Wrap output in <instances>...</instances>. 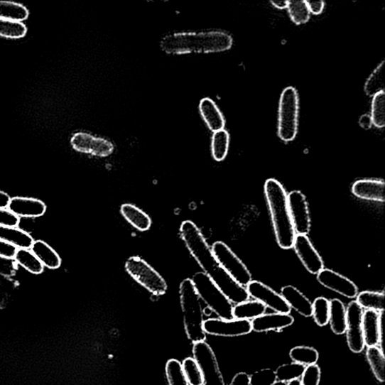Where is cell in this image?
<instances>
[{"instance_id": "cell-21", "label": "cell", "mask_w": 385, "mask_h": 385, "mask_svg": "<svg viewBox=\"0 0 385 385\" xmlns=\"http://www.w3.org/2000/svg\"><path fill=\"white\" fill-rule=\"evenodd\" d=\"M281 295L291 307L300 315L313 316V303L298 288L288 286L281 288Z\"/></svg>"}, {"instance_id": "cell-51", "label": "cell", "mask_w": 385, "mask_h": 385, "mask_svg": "<svg viewBox=\"0 0 385 385\" xmlns=\"http://www.w3.org/2000/svg\"><path fill=\"white\" fill-rule=\"evenodd\" d=\"M271 4L273 6L280 10L286 9L288 6V1H274V0H271Z\"/></svg>"}, {"instance_id": "cell-36", "label": "cell", "mask_w": 385, "mask_h": 385, "mask_svg": "<svg viewBox=\"0 0 385 385\" xmlns=\"http://www.w3.org/2000/svg\"><path fill=\"white\" fill-rule=\"evenodd\" d=\"M166 374L169 385H189L184 373L183 364L176 359H170L166 363Z\"/></svg>"}, {"instance_id": "cell-12", "label": "cell", "mask_w": 385, "mask_h": 385, "mask_svg": "<svg viewBox=\"0 0 385 385\" xmlns=\"http://www.w3.org/2000/svg\"><path fill=\"white\" fill-rule=\"evenodd\" d=\"M288 208L295 232L307 235L311 228L309 205L305 195L299 190H294L288 195Z\"/></svg>"}, {"instance_id": "cell-32", "label": "cell", "mask_w": 385, "mask_h": 385, "mask_svg": "<svg viewBox=\"0 0 385 385\" xmlns=\"http://www.w3.org/2000/svg\"><path fill=\"white\" fill-rule=\"evenodd\" d=\"M229 146V135L223 129L215 132L212 138V155L215 161H223L228 153Z\"/></svg>"}, {"instance_id": "cell-47", "label": "cell", "mask_w": 385, "mask_h": 385, "mask_svg": "<svg viewBox=\"0 0 385 385\" xmlns=\"http://www.w3.org/2000/svg\"><path fill=\"white\" fill-rule=\"evenodd\" d=\"M310 15L318 16L322 14L325 9L324 1H305Z\"/></svg>"}, {"instance_id": "cell-34", "label": "cell", "mask_w": 385, "mask_h": 385, "mask_svg": "<svg viewBox=\"0 0 385 385\" xmlns=\"http://www.w3.org/2000/svg\"><path fill=\"white\" fill-rule=\"evenodd\" d=\"M290 357L294 363L310 366L316 364L319 354L314 348L308 347V346H297L291 350Z\"/></svg>"}, {"instance_id": "cell-24", "label": "cell", "mask_w": 385, "mask_h": 385, "mask_svg": "<svg viewBox=\"0 0 385 385\" xmlns=\"http://www.w3.org/2000/svg\"><path fill=\"white\" fill-rule=\"evenodd\" d=\"M363 333L364 343L368 347L379 344V313L374 310L364 312Z\"/></svg>"}, {"instance_id": "cell-53", "label": "cell", "mask_w": 385, "mask_h": 385, "mask_svg": "<svg viewBox=\"0 0 385 385\" xmlns=\"http://www.w3.org/2000/svg\"><path fill=\"white\" fill-rule=\"evenodd\" d=\"M288 384L286 382H283V381H277L276 382H275L273 385H287Z\"/></svg>"}, {"instance_id": "cell-30", "label": "cell", "mask_w": 385, "mask_h": 385, "mask_svg": "<svg viewBox=\"0 0 385 385\" xmlns=\"http://www.w3.org/2000/svg\"><path fill=\"white\" fill-rule=\"evenodd\" d=\"M384 60H382L367 79L364 92L368 97H374L379 93L384 92Z\"/></svg>"}, {"instance_id": "cell-19", "label": "cell", "mask_w": 385, "mask_h": 385, "mask_svg": "<svg viewBox=\"0 0 385 385\" xmlns=\"http://www.w3.org/2000/svg\"><path fill=\"white\" fill-rule=\"evenodd\" d=\"M384 182L382 180H374V179H363L354 183L352 191L353 195L358 198L384 202Z\"/></svg>"}, {"instance_id": "cell-26", "label": "cell", "mask_w": 385, "mask_h": 385, "mask_svg": "<svg viewBox=\"0 0 385 385\" xmlns=\"http://www.w3.org/2000/svg\"><path fill=\"white\" fill-rule=\"evenodd\" d=\"M329 322L333 332L337 335H342L346 332L347 327V314L344 303L339 299L330 301Z\"/></svg>"}, {"instance_id": "cell-35", "label": "cell", "mask_w": 385, "mask_h": 385, "mask_svg": "<svg viewBox=\"0 0 385 385\" xmlns=\"http://www.w3.org/2000/svg\"><path fill=\"white\" fill-rule=\"evenodd\" d=\"M27 33L28 28L23 23L0 18V36L10 40H18Z\"/></svg>"}, {"instance_id": "cell-27", "label": "cell", "mask_w": 385, "mask_h": 385, "mask_svg": "<svg viewBox=\"0 0 385 385\" xmlns=\"http://www.w3.org/2000/svg\"><path fill=\"white\" fill-rule=\"evenodd\" d=\"M266 307L259 301H246L236 304L233 309L234 319L250 320L265 314Z\"/></svg>"}, {"instance_id": "cell-33", "label": "cell", "mask_w": 385, "mask_h": 385, "mask_svg": "<svg viewBox=\"0 0 385 385\" xmlns=\"http://www.w3.org/2000/svg\"><path fill=\"white\" fill-rule=\"evenodd\" d=\"M367 357L372 371L376 379L380 382L385 380V359L384 354L381 352L377 346L369 347L367 352Z\"/></svg>"}, {"instance_id": "cell-46", "label": "cell", "mask_w": 385, "mask_h": 385, "mask_svg": "<svg viewBox=\"0 0 385 385\" xmlns=\"http://www.w3.org/2000/svg\"><path fill=\"white\" fill-rule=\"evenodd\" d=\"M17 250L18 249L15 246H13L6 242L0 239V256L14 259Z\"/></svg>"}, {"instance_id": "cell-5", "label": "cell", "mask_w": 385, "mask_h": 385, "mask_svg": "<svg viewBox=\"0 0 385 385\" xmlns=\"http://www.w3.org/2000/svg\"><path fill=\"white\" fill-rule=\"evenodd\" d=\"M196 289L200 299L207 305L209 309L219 318L224 320L234 319L233 316V303L218 288L211 278L202 272H199L190 278Z\"/></svg>"}, {"instance_id": "cell-9", "label": "cell", "mask_w": 385, "mask_h": 385, "mask_svg": "<svg viewBox=\"0 0 385 385\" xmlns=\"http://www.w3.org/2000/svg\"><path fill=\"white\" fill-rule=\"evenodd\" d=\"M192 354L201 369L203 385H225L216 356L208 343H195Z\"/></svg>"}, {"instance_id": "cell-16", "label": "cell", "mask_w": 385, "mask_h": 385, "mask_svg": "<svg viewBox=\"0 0 385 385\" xmlns=\"http://www.w3.org/2000/svg\"><path fill=\"white\" fill-rule=\"evenodd\" d=\"M317 279L320 285L340 293L342 296L349 299L357 296L358 288L354 282L331 269H322L317 274Z\"/></svg>"}, {"instance_id": "cell-14", "label": "cell", "mask_w": 385, "mask_h": 385, "mask_svg": "<svg viewBox=\"0 0 385 385\" xmlns=\"http://www.w3.org/2000/svg\"><path fill=\"white\" fill-rule=\"evenodd\" d=\"M70 143L75 151L99 158H107L114 151V146L109 140L86 133L74 134Z\"/></svg>"}, {"instance_id": "cell-44", "label": "cell", "mask_w": 385, "mask_h": 385, "mask_svg": "<svg viewBox=\"0 0 385 385\" xmlns=\"http://www.w3.org/2000/svg\"><path fill=\"white\" fill-rule=\"evenodd\" d=\"M17 264L14 259L0 256V275L11 277L16 273Z\"/></svg>"}, {"instance_id": "cell-28", "label": "cell", "mask_w": 385, "mask_h": 385, "mask_svg": "<svg viewBox=\"0 0 385 385\" xmlns=\"http://www.w3.org/2000/svg\"><path fill=\"white\" fill-rule=\"evenodd\" d=\"M28 9L22 4L11 1H0V18L22 22L29 18Z\"/></svg>"}, {"instance_id": "cell-3", "label": "cell", "mask_w": 385, "mask_h": 385, "mask_svg": "<svg viewBox=\"0 0 385 385\" xmlns=\"http://www.w3.org/2000/svg\"><path fill=\"white\" fill-rule=\"evenodd\" d=\"M264 191L278 246L283 249H290L293 248L297 234L289 212L287 192L274 178L268 179Z\"/></svg>"}, {"instance_id": "cell-7", "label": "cell", "mask_w": 385, "mask_h": 385, "mask_svg": "<svg viewBox=\"0 0 385 385\" xmlns=\"http://www.w3.org/2000/svg\"><path fill=\"white\" fill-rule=\"evenodd\" d=\"M125 269L134 281L155 296H163L168 286L163 277L148 262L134 256L125 263Z\"/></svg>"}, {"instance_id": "cell-22", "label": "cell", "mask_w": 385, "mask_h": 385, "mask_svg": "<svg viewBox=\"0 0 385 385\" xmlns=\"http://www.w3.org/2000/svg\"><path fill=\"white\" fill-rule=\"evenodd\" d=\"M120 211L124 219L140 232H146L151 227L152 221L150 216L135 205L124 203L121 205Z\"/></svg>"}, {"instance_id": "cell-1", "label": "cell", "mask_w": 385, "mask_h": 385, "mask_svg": "<svg viewBox=\"0 0 385 385\" xmlns=\"http://www.w3.org/2000/svg\"><path fill=\"white\" fill-rule=\"evenodd\" d=\"M180 236L190 254L202 268V273L211 278L231 303L239 304L249 300L246 288L239 285L218 263L207 239L194 222H183Z\"/></svg>"}, {"instance_id": "cell-6", "label": "cell", "mask_w": 385, "mask_h": 385, "mask_svg": "<svg viewBox=\"0 0 385 385\" xmlns=\"http://www.w3.org/2000/svg\"><path fill=\"white\" fill-rule=\"evenodd\" d=\"M299 95L293 87L281 92L278 107V135L285 143L292 142L298 132Z\"/></svg>"}, {"instance_id": "cell-11", "label": "cell", "mask_w": 385, "mask_h": 385, "mask_svg": "<svg viewBox=\"0 0 385 385\" xmlns=\"http://www.w3.org/2000/svg\"><path fill=\"white\" fill-rule=\"evenodd\" d=\"M347 342L350 350L354 353H361L365 347L363 333V308L356 301L351 302L347 309Z\"/></svg>"}, {"instance_id": "cell-42", "label": "cell", "mask_w": 385, "mask_h": 385, "mask_svg": "<svg viewBox=\"0 0 385 385\" xmlns=\"http://www.w3.org/2000/svg\"><path fill=\"white\" fill-rule=\"evenodd\" d=\"M276 381V372L271 369L256 371L250 376V385H273Z\"/></svg>"}, {"instance_id": "cell-50", "label": "cell", "mask_w": 385, "mask_h": 385, "mask_svg": "<svg viewBox=\"0 0 385 385\" xmlns=\"http://www.w3.org/2000/svg\"><path fill=\"white\" fill-rule=\"evenodd\" d=\"M11 197L6 192L0 190V208L8 209Z\"/></svg>"}, {"instance_id": "cell-41", "label": "cell", "mask_w": 385, "mask_h": 385, "mask_svg": "<svg viewBox=\"0 0 385 385\" xmlns=\"http://www.w3.org/2000/svg\"><path fill=\"white\" fill-rule=\"evenodd\" d=\"M183 367L189 385H203L202 372L195 358H186Z\"/></svg>"}, {"instance_id": "cell-29", "label": "cell", "mask_w": 385, "mask_h": 385, "mask_svg": "<svg viewBox=\"0 0 385 385\" xmlns=\"http://www.w3.org/2000/svg\"><path fill=\"white\" fill-rule=\"evenodd\" d=\"M14 260L33 274L40 275L44 271V266L31 249H18Z\"/></svg>"}, {"instance_id": "cell-31", "label": "cell", "mask_w": 385, "mask_h": 385, "mask_svg": "<svg viewBox=\"0 0 385 385\" xmlns=\"http://www.w3.org/2000/svg\"><path fill=\"white\" fill-rule=\"evenodd\" d=\"M356 302L367 310L384 312V292L363 291L357 295Z\"/></svg>"}, {"instance_id": "cell-20", "label": "cell", "mask_w": 385, "mask_h": 385, "mask_svg": "<svg viewBox=\"0 0 385 385\" xmlns=\"http://www.w3.org/2000/svg\"><path fill=\"white\" fill-rule=\"evenodd\" d=\"M201 116L213 133L224 129L225 119L215 102L210 98H203L199 106Z\"/></svg>"}, {"instance_id": "cell-37", "label": "cell", "mask_w": 385, "mask_h": 385, "mask_svg": "<svg viewBox=\"0 0 385 385\" xmlns=\"http://www.w3.org/2000/svg\"><path fill=\"white\" fill-rule=\"evenodd\" d=\"M370 117L373 125L377 128L385 126V94L381 92L373 97Z\"/></svg>"}, {"instance_id": "cell-43", "label": "cell", "mask_w": 385, "mask_h": 385, "mask_svg": "<svg viewBox=\"0 0 385 385\" xmlns=\"http://www.w3.org/2000/svg\"><path fill=\"white\" fill-rule=\"evenodd\" d=\"M320 369L317 364L307 366L301 376L302 385H319L320 381Z\"/></svg>"}, {"instance_id": "cell-8", "label": "cell", "mask_w": 385, "mask_h": 385, "mask_svg": "<svg viewBox=\"0 0 385 385\" xmlns=\"http://www.w3.org/2000/svg\"><path fill=\"white\" fill-rule=\"evenodd\" d=\"M211 248L215 259L224 271L239 285L247 287L252 281V276L247 266L238 258V256L221 241L215 242Z\"/></svg>"}, {"instance_id": "cell-17", "label": "cell", "mask_w": 385, "mask_h": 385, "mask_svg": "<svg viewBox=\"0 0 385 385\" xmlns=\"http://www.w3.org/2000/svg\"><path fill=\"white\" fill-rule=\"evenodd\" d=\"M8 210L17 217L35 218L45 215L47 207L40 200L31 197L11 198Z\"/></svg>"}, {"instance_id": "cell-40", "label": "cell", "mask_w": 385, "mask_h": 385, "mask_svg": "<svg viewBox=\"0 0 385 385\" xmlns=\"http://www.w3.org/2000/svg\"><path fill=\"white\" fill-rule=\"evenodd\" d=\"M313 316L318 326H326L329 323L330 301L325 298H316L313 303Z\"/></svg>"}, {"instance_id": "cell-2", "label": "cell", "mask_w": 385, "mask_h": 385, "mask_svg": "<svg viewBox=\"0 0 385 385\" xmlns=\"http://www.w3.org/2000/svg\"><path fill=\"white\" fill-rule=\"evenodd\" d=\"M232 36L220 31L174 33L164 36L161 50L168 55L223 53L233 46Z\"/></svg>"}, {"instance_id": "cell-39", "label": "cell", "mask_w": 385, "mask_h": 385, "mask_svg": "<svg viewBox=\"0 0 385 385\" xmlns=\"http://www.w3.org/2000/svg\"><path fill=\"white\" fill-rule=\"evenodd\" d=\"M287 9L291 21L295 24H304L310 18V13L305 1H288Z\"/></svg>"}, {"instance_id": "cell-4", "label": "cell", "mask_w": 385, "mask_h": 385, "mask_svg": "<svg viewBox=\"0 0 385 385\" xmlns=\"http://www.w3.org/2000/svg\"><path fill=\"white\" fill-rule=\"evenodd\" d=\"M179 294L188 338L194 343L205 342L207 340V333L203 328L204 316L201 300L190 278L182 281L179 287Z\"/></svg>"}, {"instance_id": "cell-52", "label": "cell", "mask_w": 385, "mask_h": 385, "mask_svg": "<svg viewBox=\"0 0 385 385\" xmlns=\"http://www.w3.org/2000/svg\"><path fill=\"white\" fill-rule=\"evenodd\" d=\"M287 385H302L299 379H295L290 381Z\"/></svg>"}, {"instance_id": "cell-13", "label": "cell", "mask_w": 385, "mask_h": 385, "mask_svg": "<svg viewBox=\"0 0 385 385\" xmlns=\"http://www.w3.org/2000/svg\"><path fill=\"white\" fill-rule=\"evenodd\" d=\"M246 290L249 296L276 313L289 314L291 307L281 295L259 281H251Z\"/></svg>"}, {"instance_id": "cell-15", "label": "cell", "mask_w": 385, "mask_h": 385, "mask_svg": "<svg viewBox=\"0 0 385 385\" xmlns=\"http://www.w3.org/2000/svg\"><path fill=\"white\" fill-rule=\"evenodd\" d=\"M293 247L305 268L317 275L325 269L324 261L307 235H296Z\"/></svg>"}, {"instance_id": "cell-48", "label": "cell", "mask_w": 385, "mask_h": 385, "mask_svg": "<svg viewBox=\"0 0 385 385\" xmlns=\"http://www.w3.org/2000/svg\"><path fill=\"white\" fill-rule=\"evenodd\" d=\"M229 385H250V376L246 373H239Z\"/></svg>"}, {"instance_id": "cell-18", "label": "cell", "mask_w": 385, "mask_h": 385, "mask_svg": "<svg viewBox=\"0 0 385 385\" xmlns=\"http://www.w3.org/2000/svg\"><path fill=\"white\" fill-rule=\"evenodd\" d=\"M251 322L252 330L262 332L288 327L293 324L294 318L290 314H264L253 319Z\"/></svg>"}, {"instance_id": "cell-38", "label": "cell", "mask_w": 385, "mask_h": 385, "mask_svg": "<svg viewBox=\"0 0 385 385\" xmlns=\"http://www.w3.org/2000/svg\"><path fill=\"white\" fill-rule=\"evenodd\" d=\"M304 365L292 363L280 366L276 371L277 381L290 382L300 378L305 370Z\"/></svg>"}, {"instance_id": "cell-49", "label": "cell", "mask_w": 385, "mask_h": 385, "mask_svg": "<svg viewBox=\"0 0 385 385\" xmlns=\"http://www.w3.org/2000/svg\"><path fill=\"white\" fill-rule=\"evenodd\" d=\"M359 124H360L361 126L365 130L370 129L372 126H373V121H372L370 115L367 114L362 115L360 120H359Z\"/></svg>"}, {"instance_id": "cell-23", "label": "cell", "mask_w": 385, "mask_h": 385, "mask_svg": "<svg viewBox=\"0 0 385 385\" xmlns=\"http://www.w3.org/2000/svg\"><path fill=\"white\" fill-rule=\"evenodd\" d=\"M0 239L17 249H31L34 242L31 234L18 227L0 226Z\"/></svg>"}, {"instance_id": "cell-25", "label": "cell", "mask_w": 385, "mask_h": 385, "mask_svg": "<svg viewBox=\"0 0 385 385\" xmlns=\"http://www.w3.org/2000/svg\"><path fill=\"white\" fill-rule=\"evenodd\" d=\"M31 251L40 260L44 267L50 269H58L61 266V259L58 252L43 240L34 241Z\"/></svg>"}, {"instance_id": "cell-45", "label": "cell", "mask_w": 385, "mask_h": 385, "mask_svg": "<svg viewBox=\"0 0 385 385\" xmlns=\"http://www.w3.org/2000/svg\"><path fill=\"white\" fill-rule=\"evenodd\" d=\"M20 223V218L13 214L8 209L0 208V226L17 227Z\"/></svg>"}, {"instance_id": "cell-10", "label": "cell", "mask_w": 385, "mask_h": 385, "mask_svg": "<svg viewBox=\"0 0 385 385\" xmlns=\"http://www.w3.org/2000/svg\"><path fill=\"white\" fill-rule=\"evenodd\" d=\"M203 328L207 335L224 337L247 335L252 331L250 320L239 319L209 318L204 320Z\"/></svg>"}]
</instances>
